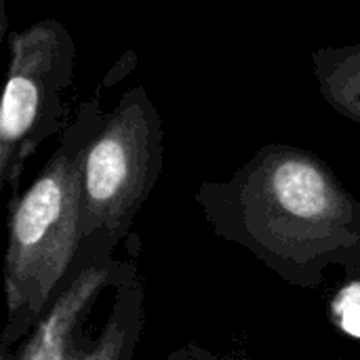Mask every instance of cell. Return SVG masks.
Instances as JSON below:
<instances>
[{
  "label": "cell",
  "instance_id": "5b68a950",
  "mask_svg": "<svg viewBox=\"0 0 360 360\" xmlns=\"http://www.w3.org/2000/svg\"><path fill=\"white\" fill-rule=\"evenodd\" d=\"M312 70L325 101L360 124V42L314 49Z\"/></svg>",
  "mask_w": 360,
  "mask_h": 360
},
{
  "label": "cell",
  "instance_id": "3957f363",
  "mask_svg": "<svg viewBox=\"0 0 360 360\" xmlns=\"http://www.w3.org/2000/svg\"><path fill=\"white\" fill-rule=\"evenodd\" d=\"M76 44L53 17L13 32L0 103V175L17 184L23 162L68 120L65 91L74 78Z\"/></svg>",
  "mask_w": 360,
  "mask_h": 360
},
{
  "label": "cell",
  "instance_id": "8992f818",
  "mask_svg": "<svg viewBox=\"0 0 360 360\" xmlns=\"http://www.w3.org/2000/svg\"><path fill=\"white\" fill-rule=\"evenodd\" d=\"M333 316L342 331L360 338V283H352L335 297Z\"/></svg>",
  "mask_w": 360,
  "mask_h": 360
},
{
  "label": "cell",
  "instance_id": "7a4b0ae2",
  "mask_svg": "<svg viewBox=\"0 0 360 360\" xmlns=\"http://www.w3.org/2000/svg\"><path fill=\"white\" fill-rule=\"evenodd\" d=\"M103 118L97 95L80 103L61 146L13 209L6 251L11 312H40L74 255L82 234V154Z\"/></svg>",
  "mask_w": 360,
  "mask_h": 360
},
{
  "label": "cell",
  "instance_id": "277c9868",
  "mask_svg": "<svg viewBox=\"0 0 360 360\" xmlns=\"http://www.w3.org/2000/svg\"><path fill=\"white\" fill-rule=\"evenodd\" d=\"M162 167L160 114L143 84L122 93L82 154V234L124 230Z\"/></svg>",
  "mask_w": 360,
  "mask_h": 360
},
{
  "label": "cell",
  "instance_id": "6da1fadb",
  "mask_svg": "<svg viewBox=\"0 0 360 360\" xmlns=\"http://www.w3.org/2000/svg\"><path fill=\"white\" fill-rule=\"evenodd\" d=\"M200 198L215 217H236V236L268 262L335 259L359 236V202L319 156L293 146L262 148L230 181L207 184Z\"/></svg>",
  "mask_w": 360,
  "mask_h": 360
}]
</instances>
